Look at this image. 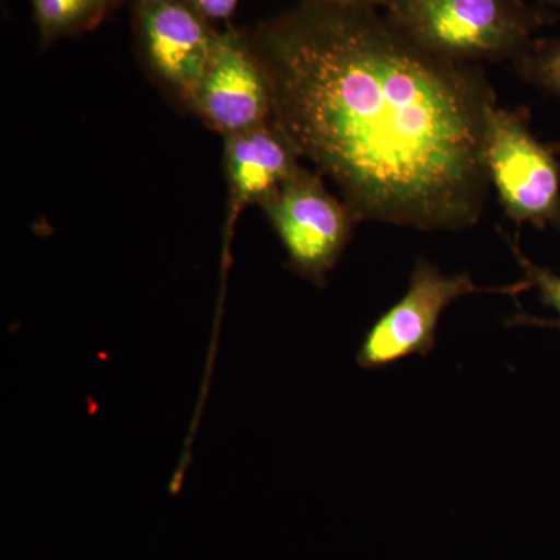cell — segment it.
<instances>
[{"label":"cell","instance_id":"cell-4","mask_svg":"<svg viewBox=\"0 0 560 560\" xmlns=\"http://www.w3.org/2000/svg\"><path fill=\"white\" fill-rule=\"evenodd\" d=\"M291 270L324 287L360 223L345 201L331 197L320 173L301 167L264 205Z\"/></svg>","mask_w":560,"mask_h":560},{"label":"cell","instance_id":"cell-2","mask_svg":"<svg viewBox=\"0 0 560 560\" xmlns=\"http://www.w3.org/2000/svg\"><path fill=\"white\" fill-rule=\"evenodd\" d=\"M386 20L423 50L456 62L517 60L552 20L523 0H390Z\"/></svg>","mask_w":560,"mask_h":560},{"label":"cell","instance_id":"cell-10","mask_svg":"<svg viewBox=\"0 0 560 560\" xmlns=\"http://www.w3.org/2000/svg\"><path fill=\"white\" fill-rule=\"evenodd\" d=\"M514 62L523 79L560 95V39L534 40Z\"/></svg>","mask_w":560,"mask_h":560},{"label":"cell","instance_id":"cell-7","mask_svg":"<svg viewBox=\"0 0 560 560\" xmlns=\"http://www.w3.org/2000/svg\"><path fill=\"white\" fill-rule=\"evenodd\" d=\"M191 113L223 139L272 119L270 80L248 31H219Z\"/></svg>","mask_w":560,"mask_h":560},{"label":"cell","instance_id":"cell-1","mask_svg":"<svg viewBox=\"0 0 560 560\" xmlns=\"http://www.w3.org/2000/svg\"><path fill=\"white\" fill-rule=\"evenodd\" d=\"M248 35L272 117L359 221L458 231L480 220L497 103L477 65L423 50L377 10L312 0Z\"/></svg>","mask_w":560,"mask_h":560},{"label":"cell","instance_id":"cell-3","mask_svg":"<svg viewBox=\"0 0 560 560\" xmlns=\"http://www.w3.org/2000/svg\"><path fill=\"white\" fill-rule=\"evenodd\" d=\"M489 183L515 223L560 228V164L556 150L529 131L523 110L493 106L485 150Z\"/></svg>","mask_w":560,"mask_h":560},{"label":"cell","instance_id":"cell-8","mask_svg":"<svg viewBox=\"0 0 560 560\" xmlns=\"http://www.w3.org/2000/svg\"><path fill=\"white\" fill-rule=\"evenodd\" d=\"M301 154L272 119L224 138V176L230 221L248 206H261L301 168Z\"/></svg>","mask_w":560,"mask_h":560},{"label":"cell","instance_id":"cell-12","mask_svg":"<svg viewBox=\"0 0 560 560\" xmlns=\"http://www.w3.org/2000/svg\"><path fill=\"white\" fill-rule=\"evenodd\" d=\"M202 16L212 24L228 22L237 10L241 0H189Z\"/></svg>","mask_w":560,"mask_h":560},{"label":"cell","instance_id":"cell-9","mask_svg":"<svg viewBox=\"0 0 560 560\" xmlns=\"http://www.w3.org/2000/svg\"><path fill=\"white\" fill-rule=\"evenodd\" d=\"M31 3L40 44L50 46L55 40L97 27L121 0H31Z\"/></svg>","mask_w":560,"mask_h":560},{"label":"cell","instance_id":"cell-11","mask_svg":"<svg viewBox=\"0 0 560 560\" xmlns=\"http://www.w3.org/2000/svg\"><path fill=\"white\" fill-rule=\"evenodd\" d=\"M511 248L514 250L515 257H517L518 264L525 271L526 280L530 283V287H536L540 291V300L548 307L555 308L560 316V278L550 270L537 267L533 261L526 259L523 256L521 248L515 243H511ZM511 324H536V326H552L560 329L559 320H547L533 318L528 315H515L514 318L508 320V326Z\"/></svg>","mask_w":560,"mask_h":560},{"label":"cell","instance_id":"cell-5","mask_svg":"<svg viewBox=\"0 0 560 560\" xmlns=\"http://www.w3.org/2000/svg\"><path fill=\"white\" fill-rule=\"evenodd\" d=\"M143 69L172 102L194 108L219 28L189 0H130Z\"/></svg>","mask_w":560,"mask_h":560},{"label":"cell","instance_id":"cell-6","mask_svg":"<svg viewBox=\"0 0 560 560\" xmlns=\"http://www.w3.org/2000/svg\"><path fill=\"white\" fill-rule=\"evenodd\" d=\"M528 289V280L500 289H482L470 276H445L430 261L419 259L407 293L364 335L357 363L364 370L377 371L408 357L427 355L436 346L438 324L452 302L467 294H517Z\"/></svg>","mask_w":560,"mask_h":560},{"label":"cell","instance_id":"cell-14","mask_svg":"<svg viewBox=\"0 0 560 560\" xmlns=\"http://www.w3.org/2000/svg\"><path fill=\"white\" fill-rule=\"evenodd\" d=\"M544 2L551 3V5L560 7V0H544Z\"/></svg>","mask_w":560,"mask_h":560},{"label":"cell","instance_id":"cell-13","mask_svg":"<svg viewBox=\"0 0 560 560\" xmlns=\"http://www.w3.org/2000/svg\"><path fill=\"white\" fill-rule=\"evenodd\" d=\"M312 2L331 3V5L357 7V9H386L390 0H312Z\"/></svg>","mask_w":560,"mask_h":560}]
</instances>
